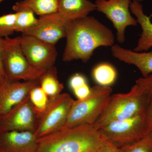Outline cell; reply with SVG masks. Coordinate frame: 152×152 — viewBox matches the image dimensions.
<instances>
[{
	"instance_id": "10",
	"label": "cell",
	"mask_w": 152,
	"mask_h": 152,
	"mask_svg": "<svg viewBox=\"0 0 152 152\" xmlns=\"http://www.w3.org/2000/svg\"><path fill=\"white\" fill-rule=\"evenodd\" d=\"M131 3L130 0H96L95 3L96 10L104 14L113 23L120 43L125 42L126 28L137 25L130 12Z\"/></svg>"
},
{
	"instance_id": "1",
	"label": "cell",
	"mask_w": 152,
	"mask_h": 152,
	"mask_svg": "<svg viewBox=\"0 0 152 152\" xmlns=\"http://www.w3.org/2000/svg\"><path fill=\"white\" fill-rule=\"evenodd\" d=\"M66 38L62 58L64 62L80 60L86 63L97 48L113 46L115 42L111 30L88 16L68 22Z\"/></svg>"
},
{
	"instance_id": "6",
	"label": "cell",
	"mask_w": 152,
	"mask_h": 152,
	"mask_svg": "<svg viewBox=\"0 0 152 152\" xmlns=\"http://www.w3.org/2000/svg\"><path fill=\"white\" fill-rule=\"evenodd\" d=\"M20 39V37L4 38L3 65L7 79L10 81L38 80L45 71L31 65L22 50Z\"/></svg>"
},
{
	"instance_id": "9",
	"label": "cell",
	"mask_w": 152,
	"mask_h": 152,
	"mask_svg": "<svg viewBox=\"0 0 152 152\" xmlns=\"http://www.w3.org/2000/svg\"><path fill=\"white\" fill-rule=\"evenodd\" d=\"M38 121L28 95L10 110L0 115V133L29 131L34 133Z\"/></svg>"
},
{
	"instance_id": "27",
	"label": "cell",
	"mask_w": 152,
	"mask_h": 152,
	"mask_svg": "<svg viewBox=\"0 0 152 152\" xmlns=\"http://www.w3.org/2000/svg\"><path fill=\"white\" fill-rule=\"evenodd\" d=\"M77 100H82L88 97L91 92V88L86 84L79 88L73 91Z\"/></svg>"
},
{
	"instance_id": "17",
	"label": "cell",
	"mask_w": 152,
	"mask_h": 152,
	"mask_svg": "<svg viewBox=\"0 0 152 152\" xmlns=\"http://www.w3.org/2000/svg\"><path fill=\"white\" fill-rule=\"evenodd\" d=\"M60 0H22L12 7L15 12L24 9L32 11L40 16L58 12Z\"/></svg>"
},
{
	"instance_id": "31",
	"label": "cell",
	"mask_w": 152,
	"mask_h": 152,
	"mask_svg": "<svg viewBox=\"0 0 152 152\" xmlns=\"http://www.w3.org/2000/svg\"><path fill=\"white\" fill-rule=\"evenodd\" d=\"M0 84H1V80H0Z\"/></svg>"
},
{
	"instance_id": "18",
	"label": "cell",
	"mask_w": 152,
	"mask_h": 152,
	"mask_svg": "<svg viewBox=\"0 0 152 152\" xmlns=\"http://www.w3.org/2000/svg\"><path fill=\"white\" fill-rule=\"evenodd\" d=\"M39 86L49 98L56 96L61 94L64 88L63 84L60 83L55 66L44 72L38 80Z\"/></svg>"
},
{
	"instance_id": "12",
	"label": "cell",
	"mask_w": 152,
	"mask_h": 152,
	"mask_svg": "<svg viewBox=\"0 0 152 152\" xmlns=\"http://www.w3.org/2000/svg\"><path fill=\"white\" fill-rule=\"evenodd\" d=\"M39 84L38 80L23 82L7 80L0 84V115L10 110L29 95Z\"/></svg>"
},
{
	"instance_id": "30",
	"label": "cell",
	"mask_w": 152,
	"mask_h": 152,
	"mask_svg": "<svg viewBox=\"0 0 152 152\" xmlns=\"http://www.w3.org/2000/svg\"><path fill=\"white\" fill-rule=\"evenodd\" d=\"M4 0H0V4H1V3Z\"/></svg>"
},
{
	"instance_id": "15",
	"label": "cell",
	"mask_w": 152,
	"mask_h": 152,
	"mask_svg": "<svg viewBox=\"0 0 152 152\" xmlns=\"http://www.w3.org/2000/svg\"><path fill=\"white\" fill-rule=\"evenodd\" d=\"M130 10L137 18L138 23L141 26L142 32L134 51H147L152 48V20L144 12L142 5L134 0L131 2Z\"/></svg>"
},
{
	"instance_id": "2",
	"label": "cell",
	"mask_w": 152,
	"mask_h": 152,
	"mask_svg": "<svg viewBox=\"0 0 152 152\" xmlns=\"http://www.w3.org/2000/svg\"><path fill=\"white\" fill-rule=\"evenodd\" d=\"M105 140L93 125H81L39 138L37 152H99Z\"/></svg>"
},
{
	"instance_id": "23",
	"label": "cell",
	"mask_w": 152,
	"mask_h": 152,
	"mask_svg": "<svg viewBox=\"0 0 152 152\" xmlns=\"http://www.w3.org/2000/svg\"><path fill=\"white\" fill-rule=\"evenodd\" d=\"M120 148L122 152H152V132L138 141Z\"/></svg>"
},
{
	"instance_id": "3",
	"label": "cell",
	"mask_w": 152,
	"mask_h": 152,
	"mask_svg": "<svg viewBox=\"0 0 152 152\" xmlns=\"http://www.w3.org/2000/svg\"><path fill=\"white\" fill-rule=\"evenodd\" d=\"M149 100L147 90L136 82L129 92L111 95L105 108L93 126L98 130L114 121L126 119L146 113Z\"/></svg>"
},
{
	"instance_id": "11",
	"label": "cell",
	"mask_w": 152,
	"mask_h": 152,
	"mask_svg": "<svg viewBox=\"0 0 152 152\" xmlns=\"http://www.w3.org/2000/svg\"><path fill=\"white\" fill-rule=\"evenodd\" d=\"M68 22L57 12L40 16L38 23L22 34L32 36L55 45L59 40L66 37Z\"/></svg>"
},
{
	"instance_id": "16",
	"label": "cell",
	"mask_w": 152,
	"mask_h": 152,
	"mask_svg": "<svg viewBox=\"0 0 152 152\" xmlns=\"http://www.w3.org/2000/svg\"><path fill=\"white\" fill-rule=\"evenodd\" d=\"M96 10L95 4L88 0H60L58 13L69 22L88 16Z\"/></svg>"
},
{
	"instance_id": "4",
	"label": "cell",
	"mask_w": 152,
	"mask_h": 152,
	"mask_svg": "<svg viewBox=\"0 0 152 152\" xmlns=\"http://www.w3.org/2000/svg\"><path fill=\"white\" fill-rule=\"evenodd\" d=\"M104 137L119 148L141 140L152 132V119L146 113L114 121L98 130Z\"/></svg>"
},
{
	"instance_id": "28",
	"label": "cell",
	"mask_w": 152,
	"mask_h": 152,
	"mask_svg": "<svg viewBox=\"0 0 152 152\" xmlns=\"http://www.w3.org/2000/svg\"><path fill=\"white\" fill-rule=\"evenodd\" d=\"M99 152H122L120 148H118L112 143L105 140L103 145L101 148Z\"/></svg>"
},
{
	"instance_id": "7",
	"label": "cell",
	"mask_w": 152,
	"mask_h": 152,
	"mask_svg": "<svg viewBox=\"0 0 152 152\" xmlns=\"http://www.w3.org/2000/svg\"><path fill=\"white\" fill-rule=\"evenodd\" d=\"M74 101L67 93H61L49 98L45 113L38 119L34 132L37 137H42L61 129L66 121Z\"/></svg>"
},
{
	"instance_id": "20",
	"label": "cell",
	"mask_w": 152,
	"mask_h": 152,
	"mask_svg": "<svg viewBox=\"0 0 152 152\" xmlns=\"http://www.w3.org/2000/svg\"><path fill=\"white\" fill-rule=\"evenodd\" d=\"M29 97L38 119L43 114L48 104L49 98L39 84L30 91Z\"/></svg>"
},
{
	"instance_id": "21",
	"label": "cell",
	"mask_w": 152,
	"mask_h": 152,
	"mask_svg": "<svg viewBox=\"0 0 152 152\" xmlns=\"http://www.w3.org/2000/svg\"><path fill=\"white\" fill-rule=\"evenodd\" d=\"M17 17L15 31L22 34L33 27L38 23L39 18H36L34 13L28 9H24L16 12Z\"/></svg>"
},
{
	"instance_id": "8",
	"label": "cell",
	"mask_w": 152,
	"mask_h": 152,
	"mask_svg": "<svg viewBox=\"0 0 152 152\" xmlns=\"http://www.w3.org/2000/svg\"><path fill=\"white\" fill-rule=\"evenodd\" d=\"M20 42L25 56L34 67L46 71L54 66L58 56L54 45L24 34L20 37Z\"/></svg>"
},
{
	"instance_id": "29",
	"label": "cell",
	"mask_w": 152,
	"mask_h": 152,
	"mask_svg": "<svg viewBox=\"0 0 152 152\" xmlns=\"http://www.w3.org/2000/svg\"><path fill=\"white\" fill-rule=\"evenodd\" d=\"M135 1H138L139 2H140L142 1L143 0H135Z\"/></svg>"
},
{
	"instance_id": "13",
	"label": "cell",
	"mask_w": 152,
	"mask_h": 152,
	"mask_svg": "<svg viewBox=\"0 0 152 152\" xmlns=\"http://www.w3.org/2000/svg\"><path fill=\"white\" fill-rule=\"evenodd\" d=\"M37 139L29 131L0 133V152H37Z\"/></svg>"
},
{
	"instance_id": "26",
	"label": "cell",
	"mask_w": 152,
	"mask_h": 152,
	"mask_svg": "<svg viewBox=\"0 0 152 152\" xmlns=\"http://www.w3.org/2000/svg\"><path fill=\"white\" fill-rule=\"evenodd\" d=\"M4 39L0 38V80L1 84L7 81V76L4 69L3 65V56H4Z\"/></svg>"
},
{
	"instance_id": "14",
	"label": "cell",
	"mask_w": 152,
	"mask_h": 152,
	"mask_svg": "<svg viewBox=\"0 0 152 152\" xmlns=\"http://www.w3.org/2000/svg\"><path fill=\"white\" fill-rule=\"evenodd\" d=\"M111 51L115 58L136 66L141 73L142 77L152 74V50L149 52H136L114 45L111 47Z\"/></svg>"
},
{
	"instance_id": "19",
	"label": "cell",
	"mask_w": 152,
	"mask_h": 152,
	"mask_svg": "<svg viewBox=\"0 0 152 152\" xmlns=\"http://www.w3.org/2000/svg\"><path fill=\"white\" fill-rule=\"evenodd\" d=\"M117 75L115 69L108 64L98 65L93 71V77L101 86L110 87L115 83Z\"/></svg>"
},
{
	"instance_id": "25",
	"label": "cell",
	"mask_w": 152,
	"mask_h": 152,
	"mask_svg": "<svg viewBox=\"0 0 152 152\" xmlns=\"http://www.w3.org/2000/svg\"><path fill=\"white\" fill-rule=\"evenodd\" d=\"M87 83L86 78L80 74L74 75L69 80L70 87L73 91Z\"/></svg>"
},
{
	"instance_id": "22",
	"label": "cell",
	"mask_w": 152,
	"mask_h": 152,
	"mask_svg": "<svg viewBox=\"0 0 152 152\" xmlns=\"http://www.w3.org/2000/svg\"><path fill=\"white\" fill-rule=\"evenodd\" d=\"M16 17V13L0 16V38L8 37L15 31Z\"/></svg>"
},
{
	"instance_id": "24",
	"label": "cell",
	"mask_w": 152,
	"mask_h": 152,
	"mask_svg": "<svg viewBox=\"0 0 152 152\" xmlns=\"http://www.w3.org/2000/svg\"><path fill=\"white\" fill-rule=\"evenodd\" d=\"M136 82L144 87L148 94L149 100L146 113L152 119V74L145 77L140 78Z\"/></svg>"
},
{
	"instance_id": "5",
	"label": "cell",
	"mask_w": 152,
	"mask_h": 152,
	"mask_svg": "<svg viewBox=\"0 0 152 152\" xmlns=\"http://www.w3.org/2000/svg\"><path fill=\"white\" fill-rule=\"evenodd\" d=\"M112 91L110 87L96 86L91 88L88 97L74 101L66 121L61 129L94 124L105 108Z\"/></svg>"
}]
</instances>
